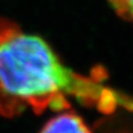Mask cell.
I'll list each match as a JSON object with an SVG mask.
<instances>
[{"label": "cell", "instance_id": "cell-1", "mask_svg": "<svg viewBox=\"0 0 133 133\" xmlns=\"http://www.w3.org/2000/svg\"><path fill=\"white\" fill-rule=\"evenodd\" d=\"M69 97L103 113L133 110L132 99L73 71L41 37L0 18V112L64 109Z\"/></svg>", "mask_w": 133, "mask_h": 133}, {"label": "cell", "instance_id": "cell-2", "mask_svg": "<svg viewBox=\"0 0 133 133\" xmlns=\"http://www.w3.org/2000/svg\"><path fill=\"white\" fill-rule=\"evenodd\" d=\"M39 133H92L83 119L74 112H62L49 120Z\"/></svg>", "mask_w": 133, "mask_h": 133}, {"label": "cell", "instance_id": "cell-3", "mask_svg": "<svg viewBox=\"0 0 133 133\" xmlns=\"http://www.w3.org/2000/svg\"><path fill=\"white\" fill-rule=\"evenodd\" d=\"M110 5L120 18L133 24V0H110Z\"/></svg>", "mask_w": 133, "mask_h": 133}]
</instances>
